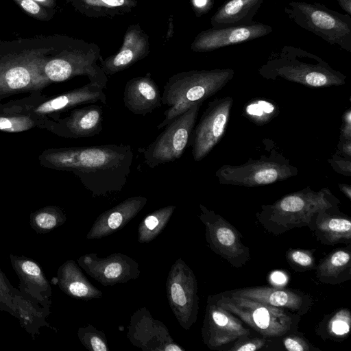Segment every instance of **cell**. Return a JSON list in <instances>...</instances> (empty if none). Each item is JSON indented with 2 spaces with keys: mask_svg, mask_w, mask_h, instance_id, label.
<instances>
[{
  "mask_svg": "<svg viewBox=\"0 0 351 351\" xmlns=\"http://www.w3.org/2000/svg\"><path fill=\"white\" fill-rule=\"evenodd\" d=\"M133 158L130 145L106 144L46 149L38 160L45 168L72 172L93 195H105L122 190Z\"/></svg>",
  "mask_w": 351,
  "mask_h": 351,
  "instance_id": "1",
  "label": "cell"
},
{
  "mask_svg": "<svg viewBox=\"0 0 351 351\" xmlns=\"http://www.w3.org/2000/svg\"><path fill=\"white\" fill-rule=\"evenodd\" d=\"M258 73L266 80L282 78L310 88L341 86L346 81L344 74L319 56L290 45L272 53Z\"/></svg>",
  "mask_w": 351,
  "mask_h": 351,
  "instance_id": "2",
  "label": "cell"
},
{
  "mask_svg": "<svg viewBox=\"0 0 351 351\" xmlns=\"http://www.w3.org/2000/svg\"><path fill=\"white\" fill-rule=\"evenodd\" d=\"M340 204L327 188L315 191L306 187L285 195L271 204L261 206L256 215L267 231L280 235L295 228H310L317 213L339 207Z\"/></svg>",
  "mask_w": 351,
  "mask_h": 351,
  "instance_id": "3",
  "label": "cell"
},
{
  "mask_svg": "<svg viewBox=\"0 0 351 351\" xmlns=\"http://www.w3.org/2000/svg\"><path fill=\"white\" fill-rule=\"evenodd\" d=\"M232 69L191 70L171 75L164 86L162 104L169 107L157 128L162 129L191 106L204 102L221 90L233 77Z\"/></svg>",
  "mask_w": 351,
  "mask_h": 351,
  "instance_id": "4",
  "label": "cell"
},
{
  "mask_svg": "<svg viewBox=\"0 0 351 351\" xmlns=\"http://www.w3.org/2000/svg\"><path fill=\"white\" fill-rule=\"evenodd\" d=\"M263 337H280L296 331L301 315L249 298L223 292L213 301Z\"/></svg>",
  "mask_w": 351,
  "mask_h": 351,
  "instance_id": "5",
  "label": "cell"
},
{
  "mask_svg": "<svg viewBox=\"0 0 351 351\" xmlns=\"http://www.w3.org/2000/svg\"><path fill=\"white\" fill-rule=\"evenodd\" d=\"M284 12L301 28L331 45L351 52V16L330 10L319 3L295 1L289 2Z\"/></svg>",
  "mask_w": 351,
  "mask_h": 351,
  "instance_id": "6",
  "label": "cell"
},
{
  "mask_svg": "<svg viewBox=\"0 0 351 351\" xmlns=\"http://www.w3.org/2000/svg\"><path fill=\"white\" fill-rule=\"evenodd\" d=\"M102 59L101 49L97 44L75 40L57 56L45 62L43 73L51 83L84 75L90 82L104 89L108 80L98 64Z\"/></svg>",
  "mask_w": 351,
  "mask_h": 351,
  "instance_id": "7",
  "label": "cell"
},
{
  "mask_svg": "<svg viewBox=\"0 0 351 351\" xmlns=\"http://www.w3.org/2000/svg\"><path fill=\"white\" fill-rule=\"evenodd\" d=\"M298 172L289 159L273 151L240 165H223L215 176L221 184L254 187L287 180Z\"/></svg>",
  "mask_w": 351,
  "mask_h": 351,
  "instance_id": "8",
  "label": "cell"
},
{
  "mask_svg": "<svg viewBox=\"0 0 351 351\" xmlns=\"http://www.w3.org/2000/svg\"><path fill=\"white\" fill-rule=\"evenodd\" d=\"M98 101L107 105L104 88L89 82L82 87L52 97L43 95L40 90L33 91L28 97L1 104L0 107L56 121L60 118L61 112L79 105Z\"/></svg>",
  "mask_w": 351,
  "mask_h": 351,
  "instance_id": "9",
  "label": "cell"
},
{
  "mask_svg": "<svg viewBox=\"0 0 351 351\" xmlns=\"http://www.w3.org/2000/svg\"><path fill=\"white\" fill-rule=\"evenodd\" d=\"M203 102L193 104L166 125V128L147 147L138 150L150 168L179 159L189 145L199 110Z\"/></svg>",
  "mask_w": 351,
  "mask_h": 351,
  "instance_id": "10",
  "label": "cell"
},
{
  "mask_svg": "<svg viewBox=\"0 0 351 351\" xmlns=\"http://www.w3.org/2000/svg\"><path fill=\"white\" fill-rule=\"evenodd\" d=\"M233 99L227 96L210 101L194 127L189 142L195 162L204 159L219 143L226 130Z\"/></svg>",
  "mask_w": 351,
  "mask_h": 351,
  "instance_id": "11",
  "label": "cell"
},
{
  "mask_svg": "<svg viewBox=\"0 0 351 351\" xmlns=\"http://www.w3.org/2000/svg\"><path fill=\"white\" fill-rule=\"evenodd\" d=\"M45 61L22 58L0 62V104L16 94L41 91L51 82L43 73Z\"/></svg>",
  "mask_w": 351,
  "mask_h": 351,
  "instance_id": "12",
  "label": "cell"
},
{
  "mask_svg": "<svg viewBox=\"0 0 351 351\" xmlns=\"http://www.w3.org/2000/svg\"><path fill=\"white\" fill-rule=\"evenodd\" d=\"M206 226L207 239L212 250L232 266L240 268L250 258V250L242 235L221 215L200 205Z\"/></svg>",
  "mask_w": 351,
  "mask_h": 351,
  "instance_id": "13",
  "label": "cell"
},
{
  "mask_svg": "<svg viewBox=\"0 0 351 351\" xmlns=\"http://www.w3.org/2000/svg\"><path fill=\"white\" fill-rule=\"evenodd\" d=\"M271 32L272 27L270 25L259 22L247 25L211 27L202 31L196 36L191 49L195 52H209L260 38Z\"/></svg>",
  "mask_w": 351,
  "mask_h": 351,
  "instance_id": "14",
  "label": "cell"
},
{
  "mask_svg": "<svg viewBox=\"0 0 351 351\" xmlns=\"http://www.w3.org/2000/svg\"><path fill=\"white\" fill-rule=\"evenodd\" d=\"M148 35L139 23L130 25L124 34L119 49L100 61V66L107 76L123 71L147 57L149 52Z\"/></svg>",
  "mask_w": 351,
  "mask_h": 351,
  "instance_id": "15",
  "label": "cell"
},
{
  "mask_svg": "<svg viewBox=\"0 0 351 351\" xmlns=\"http://www.w3.org/2000/svg\"><path fill=\"white\" fill-rule=\"evenodd\" d=\"M102 123V108L92 104L74 109L64 118L52 120L49 131L64 138H86L98 134L103 129Z\"/></svg>",
  "mask_w": 351,
  "mask_h": 351,
  "instance_id": "16",
  "label": "cell"
},
{
  "mask_svg": "<svg viewBox=\"0 0 351 351\" xmlns=\"http://www.w3.org/2000/svg\"><path fill=\"white\" fill-rule=\"evenodd\" d=\"M224 293L289 309L301 316L306 313L313 304V299L309 295L287 289L252 287L227 291Z\"/></svg>",
  "mask_w": 351,
  "mask_h": 351,
  "instance_id": "17",
  "label": "cell"
},
{
  "mask_svg": "<svg viewBox=\"0 0 351 351\" xmlns=\"http://www.w3.org/2000/svg\"><path fill=\"white\" fill-rule=\"evenodd\" d=\"M208 313L206 341L210 348L217 349L250 337V330L237 317L215 302L209 306Z\"/></svg>",
  "mask_w": 351,
  "mask_h": 351,
  "instance_id": "18",
  "label": "cell"
},
{
  "mask_svg": "<svg viewBox=\"0 0 351 351\" xmlns=\"http://www.w3.org/2000/svg\"><path fill=\"white\" fill-rule=\"evenodd\" d=\"M125 107L134 114L145 115L161 107V96L150 73L128 80L123 91Z\"/></svg>",
  "mask_w": 351,
  "mask_h": 351,
  "instance_id": "19",
  "label": "cell"
},
{
  "mask_svg": "<svg viewBox=\"0 0 351 351\" xmlns=\"http://www.w3.org/2000/svg\"><path fill=\"white\" fill-rule=\"evenodd\" d=\"M309 228L322 244H351L350 218L341 213L339 207L317 213Z\"/></svg>",
  "mask_w": 351,
  "mask_h": 351,
  "instance_id": "20",
  "label": "cell"
},
{
  "mask_svg": "<svg viewBox=\"0 0 351 351\" xmlns=\"http://www.w3.org/2000/svg\"><path fill=\"white\" fill-rule=\"evenodd\" d=\"M264 0H227L210 19L212 27L247 25L254 23L253 18Z\"/></svg>",
  "mask_w": 351,
  "mask_h": 351,
  "instance_id": "21",
  "label": "cell"
},
{
  "mask_svg": "<svg viewBox=\"0 0 351 351\" xmlns=\"http://www.w3.org/2000/svg\"><path fill=\"white\" fill-rule=\"evenodd\" d=\"M10 256L13 267L22 283L21 285L25 286L23 289L28 295L43 303L50 295L51 289L39 265L28 258Z\"/></svg>",
  "mask_w": 351,
  "mask_h": 351,
  "instance_id": "22",
  "label": "cell"
},
{
  "mask_svg": "<svg viewBox=\"0 0 351 351\" xmlns=\"http://www.w3.org/2000/svg\"><path fill=\"white\" fill-rule=\"evenodd\" d=\"M350 246L332 252L320 261L316 267L317 278L320 282L337 285L351 278Z\"/></svg>",
  "mask_w": 351,
  "mask_h": 351,
  "instance_id": "23",
  "label": "cell"
},
{
  "mask_svg": "<svg viewBox=\"0 0 351 351\" xmlns=\"http://www.w3.org/2000/svg\"><path fill=\"white\" fill-rule=\"evenodd\" d=\"M77 11L91 19H113L131 12L138 0H71Z\"/></svg>",
  "mask_w": 351,
  "mask_h": 351,
  "instance_id": "24",
  "label": "cell"
},
{
  "mask_svg": "<svg viewBox=\"0 0 351 351\" xmlns=\"http://www.w3.org/2000/svg\"><path fill=\"white\" fill-rule=\"evenodd\" d=\"M51 119L38 118L29 113L10 110L0 107V131L17 133L34 128L49 131Z\"/></svg>",
  "mask_w": 351,
  "mask_h": 351,
  "instance_id": "25",
  "label": "cell"
},
{
  "mask_svg": "<svg viewBox=\"0 0 351 351\" xmlns=\"http://www.w3.org/2000/svg\"><path fill=\"white\" fill-rule=\"evenodd\" d=\"M279 114V107L275 102L265 99H255L246 103L243 115L257 125L270 122Z\"/></svg>",
  "mask_w": 351,
  "mask_h": 351,
  "instance_id": "26",
  "label": "cell"
},
{
  "mask_svg": "<svg viewBox=\"0 0 351 351\" xmlns=\"http://www.w3.org/2000/svg\"><path fill=\"white\" fill-rule=\"evenodd\" d=\"M61 212L56 206H46L31 215L32 226L39 232L50 231L60 219Z\"/></svg>",
  "mask_w": 351,
  "mask_h": 351,
  "instance_id": "27",
  "label": "cell"
},
{
  "mask_svg": "<svg viewBox=\"0 0 351 351\" xmlns=\"http://www.w3.org/2000/svg\"><path fill=\"white\" fill-rule=\"evenodd\" d=\"M350 313L348 309L342 308L331 316L326 326L327 332L334 339H340L350 332Z\"/></svg>",
  "mask_w": 351,
  "mask_h": 351,
  "instance_id": "28",
  "label": "cell"
},
{
  "mask_svg": "<svg viewBox=\"0 0 351 351\" xmlns=\"http://www.w3.org/2000/svg\"><path fill=\"white\" fill-rule=\"evenodd\" d=\"M286 257L295 270L303 271L315 267V258L311 251L289 249L287 252Z\"/></svg>",
  "mask_w": 351,
  "mask_h": 351,
  "instance_id": "29",
  "label": "cell"
},
{
  "mask_svg": "<svg viewBox=\"0 0 351 351\" xmlns=\"http://www.w3.org/2000/svg\"><path fill=\"white\" fill-rule=\"evenodd\" d=\"M60 276V285L66 288L69 293L76 297H84L88 294V289L85 283L71 277L63 268Z\"/></svg>",
  "mask_w": 351,
  "mask_h": 351,
  "instance_id": "30",
  "label": "cell"
},
{
  "mask_svg": "<svg viewBox=\"0 0 351 351\" xmlns=\"http://www.w3.org/2000/svg\"><path fill=\"white\" fill-rule=\"evenodd\" d=\"M282 343L289 351H311L317 350L305 338L297 335L296 331L283 336Z\"/></svg>",
  "mask_w": 351,
  "mask_h": 351,
  "instance_id": "31",
  "label": "cell"
},
{
  "mask_svg": "<svg viewBox=\"0 0 351 351\" xmlns=\"http://www.w3.org/2000/svg\"><path fill=\"white\" fill-rule=\"evenodd\" d=\"M8 283L7 279L0 270V309H4L13 314L16 311L11 300H14V296H12V294L15 290Z\"/></svg>",
  "mask_w": 351,
  "mask_h": 351,
  "instance_id": "32",
  "label": "cell"
},
{
  "mask_svg": "<svg viewBox=\"0 0 351 351\" xmlns=\"http://www.w3.org/2000/svg\"><path fill=\"white\" fill-rule=\"evenodd\" d=\"M267 343L265 337H247L243 339H237L232 346L229 349L230 351H256L263 348Z\"/></svg>",
  "mask_w": 351,
  "mask_h": 351,
  "instance_id": "33",
  "label": "cell"
},
{
  "mask_svg": "<svg viewBox=\"0 0 351 351\" xmlns=\"http://www.w3.org/2000/svg\"><path fill=\"white\" fill-rule=\"evenodd\" d=\"M328 162L333 169L339 173L350 176L351 162L350 158L335 154Z\"/></svg>",
  "mask_w": 351,
  "mask_h": 351,
  "instance_id": "34",
  "label": "cell"
},
{
  "mask_svg": "<svg viewBox=\"0 0 351 351\" xmlns=\"http://www.w3.org/2000/svg\"><path fill=\"white\" fill-rule=\"evenodd\" d=\"M191 7L197 17L208 13L214 5V0H190Z\"/></svg>",
  "mask_w": 351,
  "mask_h": 351,
  "instance_id": "35",
  "label": "cell"
},
{
  "mask_svg": "<svg viewBox=\"0 0 351 351\" xmlns=\"http://www.w3.org/2000/svg\"><path fill=\"white\" fill-rule=\"evenodd\" d=\"M171 295L173 301L179 306H184L187 302V298L184 289L178 283L172 284L171 287Z\"/></svg>",
  "mask_w": 351,
  "mask_h": 351,
  "instance_id": "36",
  "label": "cell"
},
{
  "mask_svg": "<svg viewBox=\"0 0 351 351\" xmlns=\"http://www.w3.org/2000/svg\"><path fill=\"white\" fill-rule=\"evenodd\" d=\"M339 140H351V111L348 108L343 116V123L341 128Z\"/></svg>",
  "mask_w": 351,
  "mask_h": 351,
  "instance_id": "37",
  "label": "cell"
},
{
  "mask_svg": "<svg viewBox=\"0 0 351 351\" xmlns=\"http://www.w3.org/2000/svg\"><path fill=\"white\" fill-rule=\"evenodd\" d=\"M122 272V267L119 263H112L108 265L104 270V275L108 279L117 278Z\"/></svg>",
  "mask_w": 351,
  "mask_h": 351,
  "instance_id": "38",
  "label": "cell"
},
{
  "mask_svg": "<svg viewBox=\"0 0 351 351\" xmlns=\"http://www.w3.org/2000/svg\"><path fill=\"white\" fill-rule=\"evenodd\" d=\"M21 7L27 12L36 14L40 10V6L34 0H17Z\"/></svg>",
  "mask_w": 351,
  "mask_h": 351,
  "instance_id": "39",
  "label": "cell"
},
{
  "mask_svg": "<svg viewBox=\"0 0 351 351\" xmlns=\"http://www.w3.org/2000/svg\"><path fill=\"white\" fill-rule=\"evenodd\" d=\"M270 280L275 285H282L286 283L287 278L284 273L276 271L271 274Z\"/></svg>",
  "mask_w": 351,
  "mask_h": 351,
  "instance_id": "40",
  "label": "cell"
},
{
  "mask_svg": "<svg viewBox=\"0 0 351 351\" xmlns=\"http://www.w3.org/2000/svg\"><path fill=\"white\" fill-rule=\"evenodd\" d=\"M92 348L95 351H106L107 348L105 343L98 337H94L91 339Z\"/></svg>",
  "mask_w": 351,
  "mask_h": 351,
  "instance_id": "41",
  "label": "cell"
},
{
  "mask_svg": "<svg viewBox=\"0 0 351 351\" xmlns=\"http://www.w3.org/2000/svg\"><path fill=\"white\" fill-rule=\"evenodd\" d=\"M145 225L149 230H154L158 224V216L155 215H149L145 219Z\"/></svg>",
  "mask_w": 351,
  "mask_h": 351,
  "instance_id": "42",
  "label": "cell"
},
{
  "mask_svg": "<svg viewBox=\"0 0 351 351\" xmlns=\"http://www.w3.org/2000/svg\"><path fill=\"white\" fill-rule=\"evenodd\" d=\"M339 6L351 16V0H337Z\"/></svg>",
  "mask_w": 351,
  "mask_h": 351,
  "instance_id": "43",
  "label": "cell"
},
{
  "mask_svg": "<svg viewBox=\"0 0 351 351\" xmlns=\"http://www.w3.org/2000/svg\"><path fill=\"white\" fill-rule=\"evenodd\" d=\"M339 187L340 190L343 193V194L347 196V197L350 200L351 199V186L347 184H339Z\"/></svg>",
  "mask_w": 351,
  "mask_h": 351,
  "instance_id": "44",
  "label": "cell"
},
{
  "mask_svg": "<svg viewBox=\"0 0 351 351\" xmlns=\"http://www.w3.org/2000/svg\"><path fill=\"white\" fill-rule=\"evenodd\" d=\"M165 350H182L181 348H180L179 347H178L176 345H170L167 347L165 348Z\"/></svg>",
  "mask_w": 351,
  "mask_h": 351,
  "instance_id": "45",
  "label": "cell"
},
{
  "mask_svg": "<svg viewBox=\"0 0 351 351\" xmlns=\"http://www.w3.org/2000/svg\"><path fill=\"white\" fill-rule=\"evenodd\" d=\"M36 1H46V0H36Z\"/></svg>",
  "mask_w": 351,
  "mask_h": 351,
  "instance_id": "46",
  "label": "cell"
}]
</instances>
